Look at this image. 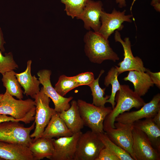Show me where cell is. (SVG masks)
<instances>
[{
    "label": "cell",
    "instance_id": "obj_2",
    "mask_svg": "<svg viewBox=\"0 0 160 160\" xmlns=\"http://www.w3.org/2000/svg\"><path fill=\"white\" fill-rule=\"evenodd\" d=\"M115 101L116 106L106 117L103 122V130L115 128L116 118L120 114L129 111L132 108L139 109L145 103L141 97L131 89L128 85H121L120 89L116 92Z\"/></svg>",
    "mask_w": 160,
    "mask_h": 160
},
{
    "label": "cell",
    "instance_id": "obj_35",
    "mask_svg": "<svg viewBox=\"0 0 160 160\" xmlns=\"http://www.w3.org/2000/svg\"><path fill=\"white\" fill-rule=\"evenodd\" d=\"M6 43L3 34L0 27V50L2 52H4L5 49L4 45Z\"/></svg>",
    "mask_w": 160,
    "mask_h": 160
},
{
    "label": "cell",
    "instance_id": "obj_28",
    "mask_svg": "<svg viewBox=\"0 0 160 160\" xmlns=\"http://www.w3.org/2000/svg\"><path fill=\"white\" fill-rule=\"evenodd\" d=\"M78 87L74 76L69 77L62 75L59 77L54 88L59 95L64 97L70 91Z\"/></svg>",
    "mask_w": 160,
    "mask_h": 160
},
{
    "label": "cell",
    "instance_id": "obj_1",
    "mask_svg": "<svg viewBox=\"0 0 160 160\" xmlns=\"http://www.w3.org/2000/svg\"><path fill=\"white\" fill-rule=\"evenodd\" d=\"M84 41L85 53L91 62L100 64L106 60L116 62L119 60L108 40L98 32L89 30L85 35Z\"/></svg>",
    "mask_w": 160,
    "mask_h": 160
},
{
    "label": "cell",
    "instance_id": "obj_9",
    "mask_svg": "<svg viewBox=\"0 0 160 160\" xmlns=\"http://www.w3.org/2000/svg\"><path fill=\"white\" fill-rule=\"evenodd\" d=\"M126 10L122 12L114 8L112 12L108 13L103 10L100 17L101 25L98 32L105 39L109 36L116 31L122 30L124 26L123 23L127 22L132 23V15H126Z\"/></svg>",
    "mask_w": 160,
    "mask_h": 160
},
{
    "label": "cell",
    "instance_id": "obj_12",
    "mask_svg": "<svg viewBox=\"0 0 160 160\" xmlns=\"http://www.w3.org/2000/svg\"><path fill=\"white\" fill-rule=\"evenodd\" d=\"M160 110V94L155 95L148 103H146L137 111L124 112L119 115L115 122L124 124H133L143 118H152Z\"/></svg>",
    "mask_w": 160,
    "mask_h": 160
},
{
    "label": "cell",
    "instance_id": "obj_18",
    "mask_svg": "<svg viewBox=\"0 0 160 160\" xmlns=\"http://www.w3.org/2000/svg\"><path fill=\"white\" fill-rule=\"evenodd\" d=\"M59 113L60 118L73 134L81 132L84 124L76 101L72 100L68 109Z\"/></svg>",
    "mask_w": 160,
    "mask_h": 160
},
{
    "label": "cell",
    "instance_id": "obj_5",
    "mask_svg": "<svg viewBox=\"0 0 160 160\" xmlns=\"http://www.w3.org/2000/svg\"><path fill=\"white\" fill-rule=\"evenodd\" d=\"M34 100L36 106L35 129L30 135L31 137L34 138L33 141L41 137L52 116L57 112L54 108L50 107V98L45 93L43 87L36 95Z\"/></svg>",
    "mask_w": 160,
    "mask_h": 160
},
{
    "label": "cell",
    "instance_id": "obj_19",
    "mask_svg": "<svg viewBox=\"0 0 160 160\" xmlns=\"http://www.w3.org/2000/svg\"><path fill=\"white\" fill-rule=\"evenodd\" d=\"M73 134L60 117L59 113L56 112L52 116L41 137L52 139L70 136Z\"/></svg>",
    "mask_w": 160,
    "mask_h": 160
},
{
    "label": "cell",
    "instance_id": "obj_33",
    "mask_svg": "<svg viewBox=\"0 0 160 160\" xmlns=\"http://www.w3.org/2000/svg\"><path fill=\"white\" fill-rule=\"evenodd\" d=\"M136 0H133L130 7V10L131 11L133 6ZM151 5L157 12H160V0H152L151 3Z\"/></svg>",
    "mask_w": 160,
    "mask_h": 160
},
{
    "label": "cell",
    "instance_id": "obj_30",
    "mask_svg": "<svg viewBox=\"0 0 160 160\" xmlns=\"http://www.w3.org/2000/svg\"><path fill=\"white\" fill-rule=\"evenodd\" d=\"M74 77L79 86L81 85L89 86L95 79L94 74L90 72L82 73Z\"/></svg>",
    "mask_w": 160,
    "mask_h": 160
},
{
    "label": "cell",
    "instance_id": "obj_13",
    "mask_svg": "<svg viewBox=\"0 0 160 160\" xmlns=\"http://www.w3.org/2000/svg\"><path fill=\"white\" fill-rule=\"evenodd\" d=\"M51 70L46 69L40 70L37 73L38 79L42 85L45 93L52 100L54 104L55 111L58 113H60L70 108L71 105L69 103L73 97L71 96L65 97L57 92L51 82Z\"/></svg>",
    "mask_w": 160,
    "mask_h": 160
},
{
    "label": "cell",
    "instance_id": "obj_10",
    "mask_svg": "<svg viewBox=\"0 0 160 160\" xmlns=\"http://www.w3.org/2000/svg\"><path fill=\"white\" fill-rule=\"evenodd\" d=\"M114 38L116 42L121 44L124 52L123 60L118 64L119 66H116L119 75L125 72L132 71L145 72L146 68L144 67L141 59L133 55L129 38L126 37L123 40L119 31L116 30Z\"/></svg>",
    "mask_w": 160,
    "mask_h": 160
},
{
    "label": "cell",
    "instance_id": "obj_37",
    "mask_svg": "<svg viewBox=\"0 0 160 160\" xmlns=\"http://www.w3.org/2000/svg\"><path fill=\"white\" fill-rule=\"evenodd\" d=\"M116 2L118 4V7L120 8L125 7L127 6L126 0H116Z\"/></svg>",
    "mask_w": 160,
    "mask_h": 160
},
{
    "label": "cell",
    "instance_id": "obj_39",
    "mask_svg": "<svg viewBox=\"0 0 160 160\" xmlns=\"http://www.w3.org/2000/svg\"><path fill=\"white\" fill-rule=\"evenodd\" d=\"M0 160H3V159L0 157Z\"/></svg>",
    "mask_w": 160,
    "mask_h": 160
},
{
    "label": "cell",
    "instance_id": "obj_38",
    "mask_svg": "<svg viewBox=\"0 0 160 160\" xmlns=\"http://www.w3.org/2000/svg\"><path fill=\"white\" fill-rule=\"evenodd\" d=\"M4 94H1L0 93V102L2 99L3 96Z\"/></svg>",
    "mask_w": 160,
    "mask_h": 160
},
{
    "label": "cell",
    "instance_id": "obj_16",
    "mask_svg": "<svg viewBox=\"0 0 160 160\" xmlns=\"http://www.w3.org/2000/svg\"><path fill=\"white\" fill-rule=\"evenodd\" d=\"M0 157L3 160H34L28 146L2 141H0Z\"/></svg>",
    "mask_w": 160,
    "mask_h": 160
},
{
    "label": "cell",
    "instance_id": "obj_27",
    "mask_svg": "<svg viewBox=\"0 0 160 160\" xmlns=\"http://www.w3.org/2000/svg\"><path fill=\"white\" fill-rule=\"evenodd\" d=\"M65 5L64 11L72 19L76 18L82 12L86 4L90 0H60Z\"/></svg>",
    "mask_w": 160,
    "mask_h": 160
},
{
    "label": "cell",
    "instance_id": "obj_21",
    "mask_svg": "<svg viewBox=\"0 0 160 160\" xmlns=\"http://www.w3.org/2000/svg\"><path fill=\"white\" fill-rule=\"evenodd\" d=\"M133 125L145 133L153 147L160 153V127L152 118L138 120L135 122Z\"/></svg>",
    "mask_w": 160,
    "mask_h": 160
},
{
    "label": "cell",
    "instance_id": "obj_24",
    "mask_svg": "<svg viewBox=\"0 0 160 160\" xmlns=\"http://www.w3.org/2000/svg\"><path fill=\"white\" fill-rule=\"evenodd\" d=\"M119 75L116 66L112 67L108 71L104 81V84L106 87L110 84L112 86L111 94L109 98L107 100V103L111 104L112 109L116 105L115 99L116 94L121 87L118 79Z\"/></svg>",
    "mask_w": 160,
    "mask_h": 160
},
{
    "label": "cell",
    "instance_id": "obj_25",
    "mask_svg": "<svg viewBox=\"0 0 160 160\" xmlns=\"http://www.w3.org/2000/svg\"><path fill=\"white\" fill-rule=\"evenodd\" d=\"M104 71V70H101L97 78L95 79L92 83L89 86L93 97L92 104L97 106L105 107L107 100L110 97V95H108L104 97L105 88H101L99 83V79Z\"/></svg>",
    "mask_w": 160,
    "mask_h": 160
},
{
    "label": "cell",
    "instance_id": "obj_15",
    "mask_svg": "<svg viewBox=\"0 0 160 160\" xmlns=\"http://www.w3.org/2000/svg\"><path fill=\"white\" fill-rule=\"evenodd\" d=\"M103 4L100 1H95L90 0L87 2L82 13L76 18L82 20L84 28L90 30L92 28L98 32L100 29L101 12L103 10Z\"/></svg>",
    "mask_w": 160,
    "mask_h": 160
},
{
    "label": "cell",
    "instance_id": "obj_8",
    "mask_svg": "<svg viewBox=\"0 0 160 160\" xmlns=\"http://www.w3.org/2000/svg\"><path fill=\"white\" fill-rule=\"evenodd\" d=\"M114 126L115 128H108L104 132L112 142L128 153L134 160H136L132 148L133 124L116 122Z\"/></svg>",
    "mask_w": 160,
    "mask_h": 160
},
{
    "label": "cell",
    "instance_id": "obj_17",
    "mask_svg": "<svg viewBox=\"0 0 160 160\" xmlns=\"http://www.w3.org/2000/svg\"><path fill=\"white\" fill-rule=\"evenodd\" d=\"M32 63L31 60H28L25 70L20 73H16V76L19 83L24 89V93L34 99L40 91L39 85L41 84L35 76H32L31 74Z\"/></svg>",
    "mask_w": 160,
    "mask_h": 160
},
{
    "label": "cell",
    "instance_id": "obj_22",
    "mask_svg": "<svg viewBox=\"0 0 160 160\" xmlns=\"http://www.w3.org/2000/svg\"><path fill=\"white\" fill-rule=\"evenodd\" d=\"M28 147L34 160H40L45 158L49 159L53 153L52 138L41 137L33 141Z\"/></svg>",
    "mask_w": 160,
    "mask_h": 160
},
{
    "label": "cell",
    "instance_id": "obj_26",
    "mask_svg": "<svg viewBox=\"0 0 160 160\" xmlns=\"http://www.w3.org/2000/svg\"><path fill=\"white\" fill-rule=\"evenodd\" d=\"M98 135L105 147L116 155L120 160H134L128 153L112 142L105 132Z\"/></svg>",
    "mask_w": 160,
    "mask_h": 160
},
{
    "label": "cell",
    "instance_id": "obj_11",
    "mask_svg": "<svg viewBox=\"0 0 160 160\" xmlns=\"http://www.w3.org/2000/svg\"><path fill=\"white\" fill-rule=\"evenodd\" d=\"M132 133V148L136 160H160V153L153 147L145 133L134 125Z\"/></svg>",
    "mask_w": 160,
    "mask_h": 160
},
{
    "label": "cell",
    "instance_id": "obj_3",
    "mask_svg": "<svg viewBox=\"0 0 160 160\" xmlns=\"http://www.w3.org/2000/svg\"><path fill=\"white\" fill-rule=\"evenodd\" d=\"M35 110L34 101L17 100L6 90L0 102V115H9L26 124L34 121Z\"/></svg>",
    "mask_w": 160,
    "mask_h": 160
},
{
    "label": "cell",
    "instance_id": "obj_14",
    "mask_svg": "<svg viewBox=\"0 0 160 160\" xmlns=\"http://www.w3.org/2000/svg\"><path fill=\"white\" fill-rule=\"evenodd\" d=\"M81 131L68 137L52 138L54 151L51 160H74L77 142Z\"/></svg>",
    "mask_w": 160,
    "mask_h": 160
},
{
    "label": "cell",
    "instance_id": "obj_29",
    "mask_svg": "<svg viewBox=\"0 0 160 160\" xmlns=\"http://www.w3.org/2000/svg\"><path fill=\"white\" fill-rule=\"evenodd\" d=\"M0 50V73L2 75L6 72L18 68V66L15 61L11 52L2 55Z\"/></svg>",
    "mask_w": 160,
    "mask_h": 160
},
{
    "label": "cell",
    "instance_id": "obj_34",
    "mask_svg": "<svg viewBox=\"0 0 160 160\" xmlns=\"http://www.w3.org/2000/svg\"><path fill=\"white\" fill-rule=\"evenodd\" d=\"M20 121L14 118L11 116H8L7 115H0V123L6 121Z\"/></svg>",
    "mask_w": 160,
    "mask_h": 160
},
{
    "label": "cell",
    "instance_id": "obj_6",
    "mask_svg": "<svg viewBox=\"0 0 160 160\" xmlns=\"http://www.w3.org/2000/svg\"><path fill=\"white\" fill-rule=\"evenodd\" d=\"M19 122L9 121L0 123V141L29 146L33 141L30 134L34 128L35 122L30 127H26Z\"/></svg>",
    "mask_w": 160,
    "mask_h": 160
},
{
    "label": "cell",
    "instance_id": "obj_36",
    "mask_svg": "<svg viewBox=\"0 0 160 160\" xmlns=\"http://www.w3.org/2000/svg\"><path fill=\"white\" fill-rule=\"evenodd\" d=\"M152 119L154 122L160 127V110Z\"/></svg>",
    "mask_w": 160,
    "mask_h": 160
},
{
    "label": "cell",
    "instance_id": "obj_23",
    "mask_svg": "<svg viewBox=\"0 0 160 160\" xmlns=\"http://www.w3.org/2000/svg\"><path fill=\"white\" fill-rule=\"evenodd\" d=\"M16 74L14 70L6 72L2 75L1 81L6 91L10 95L21 100L23 97L24 92L17 80Z\"/></svg>",
    "mask_w": 160,
    "mask_h": 160
},
{
    "label": "cell",
    "instance_id": "obj_31",
    "mask_svg": "<svg viewBox=\"0 0 160 160\" xmlns=\"http://www.w3.org/2000/svg\"><path fill=\"white\" fill-rule=\"evenodd\" d=\"M96 160H120V159L110 150L105 147L100 152Z\"/></svg>",
    "mask_w": 160,
    "mask_h": 160
},
{
    "label": "cell",
    "instance_id": "obj_7",
    "mask_svg": "<svg viewBox=\"0 0 160 160\" xmlns=\"http://www.w3.org/2000/svg\"><path fill=\"white\" fill-rule=\"evenodd\" d=\"M105 147L98 134L91 131L82 133L77 142L74 160H96Z\"/></svg>",
    "mask_w": 160,
    "mask_h": 160
},
{
    "label": "cell",
    "instance_id": "obj_20",
    "mask_svg": "<svg viewBox=\"0 0 160 160\" xmlns=\"http://www.w3.org/2000/svg\"><path fill=\"white\" fill-rule=\"evenodd\" d=\"M127 76L123 79L129 81L133 84L134 91L140 97L145 95L154 84L149 76L145 72L135 71H129Z\"/></svg>",
    "mask_w": 160,
    "mask_h": 160
},
{
    "label": "cell",
    "instance_id": "obj_32",
    "mask_svg": "<svg viewBox=\"0 0 160 160\" xmlns=\"http://www.w3.org/2000/svg\"><path fill=\"white\" fill-rule=\"evenodd\" d=\"M145 72L149 75L153 84L160 89V72H153L147 68Z\"/></svg>",
    "mask_w": 160,
    "mask_h": 160
},
{
    "label": "cell",
    "instance_id": "obj_4",
    "mask_svg": "<svg viewBox=\"0 0 160 160\" xmlns=\"http://www.w3.org/2000/svg\"><path fill=\"white\" fill-rule=\"evenodd\" d=\"M77 102L84 125L95 133L98 134L104 132L103 122L111 111L112 107L96 106L81 99L78 100Z\"/></svg>",
    "mask_w": 160,
    "mask_h": 160
}]
</instances>
